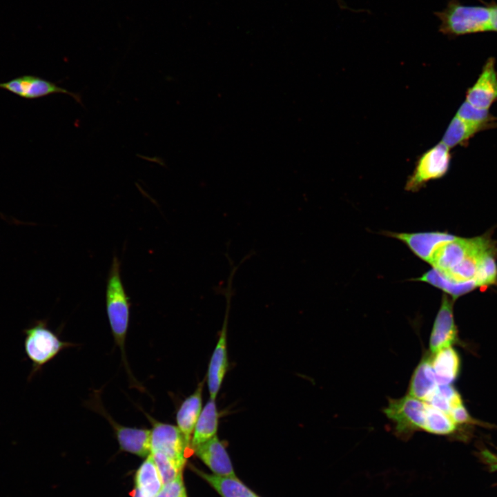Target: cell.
<instances>
[{
  "instance_id": "obj_1",
  "label": "cell",
  "mask_w": 497,
  "mask_h": 497,
  "mask_svg": "<svg viewBox=\"0 0 497 497\" xmlns=\"http://www.w3.org/2000/svg\"><path fill=\"white\" fill-rule=\"evenodd\" d=\"M483 6L462 4L460 0H448L446 7L433 12L439 19L438 31L449 39L485 32H497V3Z\"/></svg>"
},
{
  "instance_id": "obj_2",
  "label": "cell",
  "mask_w": 497,
  "mask_h": 497,
  "mask_svg": "<svg viewBox=\"0 0 497 497\" xmlns=\"http://www.w3.org/2000/svg\"><path fill=\"white\" fill-rule=\"evenodd\" d=\"M120 266L119 258L114 256L106 283V307L115 344L119 347L123 362L128 367L125 341L129 324L130 302L121 278Z\"/></svg>"
},
{
  "instance_id": "obj_3",
  "label": "cell",
  "mask_w": 497,
  "mask_h": 497,
  "mask_svg": "<svg viewBox=\"0 0 497 497\" xmlns=\"http://www.w3.org/2000/svg\"><path fill=\"white\" fill-rule=\"evenodd\" d=\"M22 331L24 334V351L32 363L28 381L63 349L74 345L62 341L56 333L48 328L45 320H37Z\"/></svg>"
},
{
  "instance_id": "obj_4",
  "label": "cell",
  "mask_w": 497,
  "mask_h": 497,
  "mask_svg": "<svg viewBox=\"0 0 497 497\" xmlns=\"http://www.w3.org/2000/svg\"><path fill=\"white\" fill-rule=\"evenodd\" d=\"M426 405L425 401L407 394L400 398L389 399L383 411L394 423L396 436L408 440L415 432L423 431Z\"/></svg>"
},
{
  "instance_id": "obj_5",
  "label": "cell",
  "mask_w": 497,
  "mask_h": 497,
  "mask_svg": "<svg viewBox=\"0 0 497 497\" xmlns=\"http://www.w3.org/2000/svg\"><path fill=\"white\" fill-rule=\"evenodd\" d=\"M451 159L450 149L442 143L429 148L418 158L406 182L405 190L417 191L427 182L442 177L449 169Z\"/></svg>"
},
{
  "instance_id": "obj_6",
  "label": "cell",
  "mask_w": 497,
  "mask_h": 497,
  "mask_svg": "<svg viewBox=\"0 0 497 497\" xmlns=\"http://www.w3.org/2000/svg\"><path fill=\"white\" fill-rule=\"evenodd\" d=\"M231 271L228 278L227 287L222 289L216 288L219 291L222 292L226 297L227 302L225 318L221 333L213 352L207 373V384L210 394V398L215 400L223 379L226 374L228 366L227 350H226V330L228 317V311L230 307V302L233 295L234 291L232 287V282L234 274L238 268V266H234L231 262Z\"/></svg>"
},
{
  "instance_id": "obj_7",
  "label": "cell",
  "mask_w": 497,
  "mask_h": 497,
  "mask_svg": "<svg viewBox=\"0 0 497 497\" xmlns=\"http://www.w3.org/2000/svg\"><path fill=\"white\" fill-rule=\"evenodd\" d=\"M146 416L152 425L151 452L164 453L183 469L186 462V450L190 446L177 426L159 422L147 413Z\"/></svg>"
},
{
  "instance_id": "obj_8",
  "label": "cell",
  "mask_w": 497,
  "mask_h": 497,
  "mask_svg": "<svg viewBox=\"0 0 497 497\" xmlns=\"http://www.w3.org/2000/svg\"><path fill=\"white\" fill-rule=\"evenodd\" d=\"M0 88L28 99L62 93L70 96L77 103L82 104L79 94L72 92L52 81L35 75H26L0 83Z\"/></svg>"
},
{
  "instance_id": "obj_9",
  "label": "cell",
  "mask_w": 497,
  "mask_h": 497,
  "mask_svg": "<svg viewBox=\"0 0 497 497\" xmlns=\"http://www.w3.org/2000/svg\"><path fill=\"white\" fill-rule=\"evenodd\" d=\"M93 405L95 409L102 413L113 427L121 450L140 457H147L150 454L151 430L121 425L106 412L100 403L95 402Z\"/></svg>"
},
{
  "instance_id": "obj_10",
  "label": "cell",
  "mask_w": 497,
  "mask_h": 497,
  "mask_svg": "<svg viewBox=\"0 0 497 497\" xmlns=\"http://www.w3.org/2000/svg\"><path fill=\"white\" fill-rule=\"evenodd\" d=\"M496 60L489 57L472 86L466 92L465 101L471 105L485 109L497 101V71Z\"/></svg>"
},
{
  "instance_id": "obj_11",
  "label": "cell",
  "mask_w": 497,
  "mask_h": 497,
  "mask_svg": "<svg viewBox=\"0 0 497 497\" xmlns=\"http://www.w3.org/2000/svg\"><path fill=\"white\" fill-rule=\"evenodd\" d=\"M457 340L458 330L454 318L453 302L444 294L430 335V353L451 347Z\"/></svg>"
},
{
  "instance_id": "obj_12",
  "label": "cell",
  "mask_w": 497,
  "mask_h": 497,
  "mask_svg": "<svg viewBox=\"0 0 497 497\" xmlns=\"http://www.w3.org/2000/svg\"><path fill=\"white\" fill-rule=\"evenodd\" d=\"M474 238L456 237L444 242L432 253L427 263L440 273H445L458 265L469 252Z\"/></svg>"
},
{
  "instance_id": "obj_13",
  "label": "cell",
  "mask_w": 497,
  "mask_h": 497,
  "mask_svg": "<svg viewBox=\"0 0 497 497\" xmlns=\"http://www.w3.org/2000/svg\"><path fill=\"white\" fill-rule=\"evenodd\" d=\"M491 249H493L492 244L487 238L474 237L473 245L462 261L449 271L440 273L446 279L456 283L471 281L476 274L482 259Z\"/></svg>"
},
{
  "instance_id": "obj_14",
  "label": "cell",
  "mask_w": 497,
  "mask_h": 497,
  "mask_svg": "<svg viewBox=\"0 0 497 497\" xmlns=\"http://www.w3.org/2000/svg\"><path fill=\"white\" fill-rule=\"evenodd\" d=\"M195 455L213 474L236 478L230 457L217 435L193 449Z\"/></svg>"
},
{
  "instance_id": "obj_15",
  "label": "cell",
  "mask_w": 497,
  "mask_h": 497,
  "mask_svg": "<svg viewBox=\"0 0 497 497\" xmlns=\"http://www.w3.org/2000/svg\"><path fill=\"white\" fill-rule=\"evenodd\" d=\"M389 235L404 242L416 256L426 262L440 245L456 237L444 232L390 233Z\"/></svg>"
},
{
  "instance_id": "obj_16",
  "label": "cell",
  "mask_w": 497,
  "mask_h": 497,
  "mask_svg": "<svg viewBox=\"0 0 497 497\" xmlns=\"http://www.w3.org/2000/svg\"><path fill=\"white\" fill-rule=\"evenodd\" d=\"M203 386L204 380L198 384L194 393L183 401L176 415L177 427L189 446L194 428L202 410Z\"/></svg>"
},
{
  "instance_id": "obj_17",
  "label": "cell",
  "mask_w": 497,
  "mask_h": 497,
  "mask_svg": "<svg viewBox=\"0 0 497 497\" xmlns=\"http://www.w3.org/2000/svg\"><path fill=\"white\" fill-rule=\"evenodd\" d=\"M438 384L431 364L430 353L422 357L415 369L409 384V395L423 401H428Z\"/></svg>"
},
{
  "instance_id": "obj_18",
  "label": "cell",
  "mask_w": 497,
  "mask_h": 497,
  "mask_svg": "<svg viewBox=\"0 0 497 497\" xmlns=\"http://www.w3.org/2000/svg\"><path fill=\"white\" fill-rule=\"evenodd\" d=\"M431 364L438 385L451 384L460 371V358L452 347L430 353Z\"/></svg>"
},
{
  "instance_id": "obj_19",
  "label": "cell",
  "mask_w": 497,
  "mask_h": 497,
  "mask_svg": "<svg viewBox=\"0 0 497 497\" xmlns=\"http://www.w3.org/2000/svg\"><path fill=\"white\" fill-rule=\"evenodd\" d=\"M192 469L206 481L222 497H255L256 494L240 480L233 477L209 474L195 467Z\"/></svg>"
},
{
  "instance_id": "obj_20",
  "label": "cell",
  "mask_w": 497,
  "mask_h": 497,
  "mask_svg": "<svg viewBox=\"0 0 497 497\" xmlns=\"http://www.w3.org/2000/svg\"><path fill=\"white\" fill-rule=\"evenodd\" d=\"M218 427V412L215 400L209 399L198 418L191 440L194 449L216 436Z\"/></svg>"
},
{
  "instance_id": "obj_21",
  "label": "cell",
  "mask_w": 497,
  "mask_h": 497,
  "mask_svg": "<svg viewBox=\"0 0 497 497\" xmlns=\"http://www.w3.org/2000/svg\"><path fill=\"white\" fill-rule=\"evenodd\" d=\"M485 126L455 115L449 122L440 142L449 149L457 146H464Z\"/></svg>"
},
{
  "instance_id": "obj_22",
  "label": "cell",
  "mask_w": 497,
  "mask_h": 497,
  "mask_svg": "<svg viewBox=\"0 0 497 497\" xmlns=\"http://www.w3.org/2000/svg\"><path fill=\"white\" fill-rule=\"evenodd\" d=\"M136 488L148 497H155L163 487V484L152 454L138 469L135 476Z\"/></svg>"
},
{
  "instance_id": "obj_23",
  "label": "cell",
  "mask_w": 497,
  "mask_h": 497,
  "mask_svg": "<svg viewBox=\"0 0 497 497\" xmlns=\"http://www.w3.org/2000/svg\"><path fill=\"white\" fill-rule=\"evenodd\" d=\"M415 280L427 282L440 289L451 295L454 300L477 288L474 280L462 283H456L446 279L433 269L425 273L420 277L415 279Z\"/></svg>"
},
{
  "instance_id": "obj_24",
  "label": "cell",
  "mask_w": 497,
  "mask_h": 497,
  "mask_svg": "<svg viewBox=\"0 0 497 497\" xmlns=\"http://www.w3.org/2000/svg\"><path fill=\"white\" fill-rule=\"evenodd\" d=\"M423 431L436 435L448 436L457 429V425L448 414L433 407L427 402Z\"/></svg>"
},
{
  "instance_id": "obj_25",
  "label": "cell",
  "mask_w": 497,
  "mask_h": 497,
  "mask_svg": "<svg viewBox=\"0 0 497 497\" xmlns=\"http://www.w3.org/2000/svg\"><path fill=\"white\" fill-rule=\"evenodd\" d=\"M473 280L477 287H485L496 282L497 264L493 249L488 251L482 259Z\"/></svg>"
},
{
  "instance_id": "obj_26",
  "label": "cell",
  "mask_w": 497,
  "mask_h": 497,
  "mask_svg": "<svg viewBox=\"0 0 497 497\" xmlns=\"http://www.w3.org/2000/svg\"><path fill=\"white\" fill-rule=\"evenodd\" d=\"M163 485L174 480L181 473L177 465L166 454L160 451L151 452Z\"/></svg>"
},
{
  "instance_id": "obj_27",
  "label": "cell",
  "mask_w": 497,
  "mask_h": 497,
  "mask_svg": "<svg viewBox=\"0 0 497 497\" xmlns=\"http://www.w3.org/2000/svg\"><path fill=\"white\" fill-rule=\"evenodd\" d=\"M466 121L487 126L494 119L490 114L489 109L474 106L465 101L458 108L456 115Z\"/></svg>"
},
{
  "instance_id": "obj_28",
  "label": "cell",
  "mask_w": 497,
  "mask_h": 497,
  "mask_svg": "<svg viewBox=\"0 0 497 497\" xmlns=\"http://www.w3.org/2000/svg\"><path fill=\"white\" fill-rule=\"evenodd\" d=\"M155 497H187L181 473L174 480L163 485Z\"/></svg>"
},
{
  "instance_id": "obj_29",
  "label": "cell",
  "mask_w": 497,
  "mask_h": 497,
  "mask_svg": "<svg viewBox=\"0 0 497 497\" xmlns=\"http://www.w3.org/2000/svg\"><path fill=\"white\" fill-rule=\"evenodd\" d=\"M447 414L456 425L469 423L471 421L462 403L451 407Z\"/></svg>"
},
{
  "instance_id": "obj_30",
  "label": "cell",
  "mask_w": 497,
  "mask_h": 497,
  "mask_svg": "<svg viewBox=\"0 0 497 497\" xmlns=\"http://www.w3.org/2000/svg\"><path fill=\"white\" fill-rule=\"evenodd\" d=\"M483 454L491 469L497 471V457L487 451L483 452Z\"/></svg>"
},
{
  "instance_id": "obj_31",
  "label": "cell",
  "mask_w": 497,
  "mask_h": 497,
  "mask_svg": "<svg viewBox=\"0 0 497 497\" xmlns=\"http://www.w3.org/2000/svg\"><path fill=\"white\" fill-rule=\"evenodd\" d=\"M133 497H148L144 494L139 489L136 488L133 491Z\"/></svg>"
},
{
  "instance_id": "obj_32",
  "label": "cell",
  "mask_w": 497,
  "mask_h": 497,
  "mask_svg": "<svg viewBox=\"0 0 497 497\" xmlns=\"http://www.w3.org/2000/svg\"><path fill=\"white\" fill-rule=\"evenodd\" d=\"M255 497H260V496L256 494V496H255Z\"/></svg>"
}]
</instances>
